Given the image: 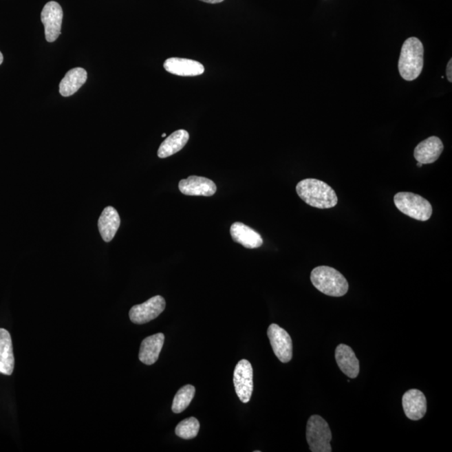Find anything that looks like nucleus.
<instances>
[{
    "label": "nucleus",
    "mask_w": 452,
    "mask_h": 452,
    "mask_svg": "<svg viewBox=\"0 0 452 452\" xmlns=\"http://www.w3.org/2000/svg\"><path fill=\"white\" fill-rule=\"evenodd\" d=\"M189 139V134L186 130L180 129L175 131L162 142L158 150V156L160 158H169L173 155L186 145Z\"/></svg>",
    "instance_id": "20"
},
{
    "label": "nucleus",
    "mask_w": 452,
    "mask_h": 452,
    "mask_svg": "<svg viewBox=\"0 0 452 452\" xmlns=\"http://www.w3.org/2000/svg\"><path fill=\"white\" fill-rule=\"evenodd\" d=\"M297 195L308 206L330 208L337 206L338 199L334 189L322 180L306 179L297 184Z\"/></svg>",
    "instance_id": "1"
},
{
    "label": "nucleus",
    "mask_w": 452,
    "mask_h": 452,
    "mask_svg": "<svg viewBox=\"0 0 452 452\" xmlns=\"http://www.w3.org/2000/svg\"><path fill=\"white\" fill-rule=\"evenodd\" d=\"M162 137L165 138L166 137V133L162 134Z\"/></svg>",
    "instance_id": "27"
},
{
    "label": "nucleus",
    "mask_w": 452,
    "mask_h": 452,
    "mask_svg": "<svg viewBox=\"0 0 452 452\" xmlns=\"http://www.w3.org/2000/svg\"><path fill=\"white\" fill-rule=\"evenodd\" d=\"M235 392L242 403H248L253 392V369L246 359L238 362L234 371Z\"/></svg>",
    "instance_id": "6"
},
{
    "label": "nucleus",
    "mask_w": 452,
    "mask_h": 452,
    "mask_svg": "<svg viewBox=\"0 0 452 452\" xmlns=\"http://www.w3.org/2000/svg\"><path fill=\"white\" fill-rule=\"evenodd\" d=\"M335 358L340 370L349 378H357L359 374V361L353 349L346 345H339L335 351Z\"/></svg>",
    "instance_id": "16"
},
{
    "label": "nucleus",
    "mask_w": 452,
    "mask_h": 452,
    "mask_svg": "<svg viewBox=\"0 0 452 452\" xmlns=\"http://www.w3.org/2000/svg\"><path fill=\"white\" fill-rule=\"evenodd\" d=\"M164 339V335L161 333L146 338L139 350V360L147 365L155 364L163 349Z\"/></svg>",
    "instance_id": "14"
},
{
    "label": "nucleus",
    "mask_w": 452,
    "mask_h": 452,
    "mask_svg": "<svg viewBox=\"0 0 452 452\" xmlns=\"http://www.w3.org/2000/svg\"><path fill=\"white\" fill-rule=\"evenodd\" d=\"M268 335L274 354L281 363H288L292 358V341L287 331L277 324L268 327Z\"/></svg>",
    "instance_id": "9"
},
{
    "label": "nucleus",
    "mask_w": 452,
    "mask_h": 452,
    "mask_svg": "<svg viewBox=\"0 0 452 452\" xmlns=\"http://www.w3.org/2000/svg\"><path fill=\"white\" fill-rule=\"evenodd\" d=\"M195 388L191 385H187L179 389L172 405V411L175 414H180L189 407L194 399Z\"/></svg>",
    "instance_id": "21"
},
{
    "label": "nucleus",
    "mask_w": 452,
    "mask_h": 452,
    "mask_svg": "<svg viewBox=\"0 0 452 452\" xmlns=\"http://www.w3.org/2000/svg\"><path fill=\"white\" fill-rule=\"evenodd\" d=\"M41 17L45 26L46 41H56L61 33L63 21V8L55 1L48 2L42 10Z\"/></svg>",
    "instance_id": "7"
},
{
    "label": "nucleus",
    "mask_w": 452,
    "mask_h": 452,
    "mask_svg": "<svg viewBox=\"0 0 452 452\" xmlns=\"http://www.w3.org/2000/svg\"><path fill=\"white\" fill-rule=\"evenodd\" d=\"M179 189L181 193L189 196H212L217 191L216 184L207 177L191 176L180 181Z\"/></svg>",
    "instance_id": "11"
},
{
    "label": "nucleus",
    "mask_w": 452,
    "mask_h": 452,
    "mask_svg": "<svg viewBox=\"0 0 452 452\" xmlns=\"http://www.w3.org/2000/svg\"><path fill=\"white\" fill-rule=\"evenodd\" d=\"M394 202L402 213L420 222L430 219L433 212L431 203L415 193H397L394 197Z\"/></svg>",
    "instance_id": "4"
},
{
    "label": "nucleus",
    "mask_w": 452,
    "mask_h": 452,
    "mask_svg": "<svg viewBox=\"0 0 452 452\" xmlns=\"http://www.w3.org/2000/svg\"><path fill=\"white\" fill-rule=\"evenodd\" d=\"M3 54L0 52V65L3 63Z\"/></svg>",
    "instance_id": "25"
},
{
    "label": "nucleus",
    "mask_w": 452,
    "mask_h": 452,
    "mask_svg": "<svg viewBox=\"0 0 452 452\" xmlns=\"http://www.w3.org/2000/svg\"><path fill=\"white\" fill-rule=\"evenodd\" d=\"M422 165H423V164H420V163H419V162H418V164H417V166H418V167H420H420H421V166H422Z\"/></svg>",
    "instance_id": "26"
},
{
    "label": "nucleus",
    "mask_w": 452,
    "mask_h": 452,
    "mask_svg": "<svg viewBox=\"0 0 452 452\" xmlns=\"http://www.w3.org/2000/svg\"><path fill=\"white\" fill-rule=\"evenodd\" d=\"M200 1L207 3H219L223 2L224 0H200Z\"/></svg>",
    "instance_id": "24"
},
{
    "label": "nucleus",
    "mask_w": 452,
    "mask_h": 452,
    "mask_svg": "<svg viewBox=\"0 0 452 452\" xmlns=\"http://www.w3.org/2000/svg\"><path fill=\"white\" fill-rule=\"evenodd\" d=\"M307 440L312 452H331L332 433L330 427L322 417L314 415L307 424Z\"/></svg>",
    "instance_id": "5"
},
{
    "label": "nucleus",
    "mask_w": 452,
    "mask_h": 452,
    "mask_svg": "<svg viewBox=\"0 0 452 452\" xmlns=\"http://www.w3.org/2000/svg\"><path fill=\"white\" fill-rule=\"evenodd\" d=\"M405 416L411 420L422 419L427 411V398L419 389H409L402 398Z\"/></svg>",
    "instance_id": "10"
},
{
    "label": "nucleus",
    "mask_w": 452,
    "mask_h": 452,
    "mask_svg": "<svg viewBox=\"0 0 452 452\" xmlns=\"http://www.w3.org/2000/svg\"><path fill=\"white\" fill-rule=\"evenodd\" d=\"M423 65V44L416 37L407 39L402 46L399 65H398L402 78L408 82L418 78L422 72Z\"/></svg>",
    "instance_id": "2"
},
{
    "label": "nucleus",
    "mask_w": 452,
    "mask_h": 452,
    "mask_svg": "<svg viewBox=\"0 0 452 452\" xmlns=\"http://www.w3.org/2000/svg\"><path fill=\"white\" fill-rule=\"evenodd\" d=\"M443 150L442 141L438 137L432 136L416 147L414 157L420 164H433L442 155Z\"/></svg>",
    "instance_id": "12"
},
{
    "label": "nucleus",
    "mask_w": 452,
    "mask_h": 452,
    "mask_svg": "<svg viewBox=\"0 0 452 452\" xmlns=\"http://www.w3.org/2000/svg\"><path fill=\"white\" fill-rule=\"evenodd\" d=\"M14 369L12 339L9 332L0 328V374L11 376Z\"/></svg>",
    "instance_id": "18"
},
{
    "label": "nucleus",
    "mask_w": 452,
    "mask_h": 452,
    "mask_svg": "<svg viewBox=\"0 0 452 452\" xmlns=\"http://www.w3.org/2000/svg\"><path fill=\"white\" fill-rule=\"evenodd\" d=\"M311 281L323 294L340 297L349 291V283L338 270L330 266H321L312 270Z\"/></svg>",
    "instance_id": "3"
},
{
    "label": "nucleus",
    "mask_w": 452,
    "mask_h": 452,
    "mask_svg": "<svg viewBox=\"0 0 452 452\" xmlns=\"http://www.w3.org/2000/svg\"><path fill=\"white\" fill-rule=\"evenodd\" d=\"M87 79L86 69L80 67L69 69L60 83L61 95L67 98L75 94L86 83Z\"/></svg>",
    "instance_id": "19"
},
{
    "label": "nucleus",
    "mask_w": 452,
    "mask_h": 452,
    "mask_svg": "<svg viewBox=\"0 0 452 452\" xmlns=\"http://www.w3.org/2000/svg\"><path fill=\"white\" fill-rule=\"evenodd\" d=\"M121 219L117 210L113 206L104 208L98 220V229L104 241L110 242L119 229Z\"/></svg>",
    "instance_id": "17"
},
{
    "label": "nucleus",
    "mask_w": 452,
    "mask_h": 452,
    "mask_svg": "<svg viewBox=\"0 0 452 452\" xmlns=\"http://www.w3.org/2000/svg\"><path fill=\"white\" fill-rule=\"evenodd\" d=\"M446 76L450 83L452 82V60L449 61L446 67Z\"/></svg>",
    "instance_id": "23"
},
{
    "label": "nucleus",
    "mask_w": 452,
    "mask_h": 452,
    "mask_svg": "<svg viewBox=\"0 0 452 452\" xmlns=\"http://www.w3.org/2000/svg\"><path fill=\"white\" fill-rule=\"evenodd\" d=\"M164 67L166 72L180 76H196L204 72V65L199 61L183 58H169L165 61Z\"/></svg>",
    "instance_id": "13"
},
{
    "label": "nucleus",
    "mask_w": 452,
    "mask_h": 452,
    "mask_svg": "<svg viewBox=\"0 0 452 452\" xmlns=\"http://www.w3.org/2000/svg\"><path fill=\"white\" fill-rule=\"evenodd\" d=\"M200 424L199 420L195 417L185 419L175 429V434L184 440H191L196 438L200 431Z\"/></svg>",
    "instance_id": "22"
},
{
    "label": "nucleus",
    "mask_w": 452,
    "mask_h": 452,
    "mask_svg": "<svg viewBox=\"0 0 452 452\" xmlns=\"http://www.w3.org/2000/svg\"><path fill=\"white\" fill-rule=\"evenodd\" d=\"M230 235L235 242L239 243L246 248H258L263 244L261 235L241 222H235L231 226Z\"/></svg>",
    "instance_id": "15"
},
{
    "label": "nucleus",
    "mask_w": 452,
    "mask_h": 452,
    "mask_svg": "<svg viewBox=\"0 0 452 452\" xmlns=\"http://www.w3.org/2000/svg\"><path fill=\"white\" fill-rule=\"evenodd\" d=\"M166 301L163 297L155 296L145 303L135 305L130 309L129 318L135 324H144L158 318L164 311Z\"/></svg>",
    "instance_id": "8"
}]
</instances>
